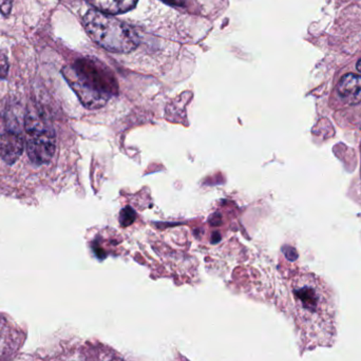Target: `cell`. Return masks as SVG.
I'll return each mask as SVG.
<instances>
[{
  "instance_id": "3",
  "label": "cell",
  "mask_w": 361,
  "mask_h": 361,
  "mask_svg": "<svg viewBox=\"0 0 361 361\" xmlns=\"http://www.w3.org/2000/svg\"><path fill=\"white\" fill-rule=\"evenodd\" d=\"M25 141L27 156L35 164H46L52 160L56 150V139L51 125L36 111L25 114Z\"/></svg>"
},
{
  "instance_id": "10",
  "label": "cell",
  "mask_w": 361,
  "mask_h": 361,
  "mask_svg": "<svg viewBox=\"0 0 361 361\" xmlns=\"http://www.w3.org/2000/svg\"><path fill=\"white\" fill-rule=\"evenodd\" d=\"M13 0H0V12L4 16H8L12 10Z\"/></svg>"
},
{
  "instance_id": "2",
  "label": "cell",
  "mask_w": 361,
  "mask_h": 361,
  "mask_svg": "<svg viewBox=\"0 0 361 361\" xmlns=\"http://www.w3.org/2000/svg\"><path fill=\"white\" fill-rule=\"evenodd\" d=\"M84 25L89 36L110 52L128 53L139 46L135 32L111 15L90 10L84 16Z\"/></svg>"
},
{
  "instance_id": "1",
  "label": "cell",
  "mask_w": 361,
  "mask_h": 361,
  "mask_svg": "<svg viewBox=\"0 0 361 361\" xmlns=\"http://www.w3.org/2000/svg\"><path fill=\"white\" fill-rule=\"evenodd\" d=\"M63 76L85 107L99 109L118 93L114 73L97 59H82L63 68Z\"/></svg>"
},
{
  "instance_id": "7",
  "label": "cell",
  "mask_w": 361,
  "mask_h": 361,
  "mask_svg": "<svg viewBox=\"0 0 361 361\" xmlns=\"http://www.w3.org/2000/svg\"><path fill=\"white\" fill-rule=\"evenodd\" d=\"M295 296L305 311L310 313H317L320 309V295L311 286H301L295 290Z\"/></svg>"
},
{
  "instance_id": "9",
  "label": "cell",
  "mask_w": 361,
  "mask_h": 361,
  "mask_svg": "<svg viewBox=\"0 0 361 361\" xmlns=\"http://www.w3.org/2000/svg\"><path fill=\"white\" fill-rule=\"evenodd\" d=\"M8 72V61L6 55L0 50V78H6Z\"/></svg>"
},
{
  "instance_id": "5",
  "label": "cell",
  "mask_w": 361,
  "mask_h": 361,
  "mask_svg": "<svg viewBox=\"0 0 361 361\" xmlns=\"http://www.w3.org/2000/svg\"><path fill=\"white\" fill-rule=\"evenodd\" d=\"M337 93L348 105L361 103V75L345 74L337 85Z\"/></svg>"
},
{
  "instance_id": "6",
  "label": "cell",
  "mask_w": 361,
  "mask_h": 361,
  "mask_svg": "<svg viewBox=\"0 0 361 361\" xmlns=\"http://www.w3.org/2000/svg\"><path fill=\"white\" fill-rule=\"evenodd\" d=\"M95 10L108 15L123 14L135 8L139 0H87Z\"/></svg>"
},
{
  "instance_id": "4",
  "label": "cell",
  "mask_w": 361,
  "mask_h": 361,
  "mask_svg": "<svg viewBox=\"0 0 361 361\" xmlns=\"http://www.w3.org/2000/svg\"><path fill=\"white\" fill-rule=\"evenodd\" d=\"M25 146V135L21 130L18 118L6 114L0 121V156L2 160L12 165L20 158Z\"/></svg>"
},
{
  "instance_id": "8",
  "label": "cell",
  "mask_w": 361,
  "mask_h": 361,
  "mask_svg": "<svg viewBox=\"0 0 361 361\" xmlns=\"http://www.w3.org/2000/svg\"><path fill=\"white\" fill-rule=\"evenodd\" d=\"M135 220V212L130 207L124 208L121 212L120 222L123 226H128Z\"/></svg>"
},
{
  "instance_id": "11",
  "label": "cell",
  "mask_w": 361,
  "mask_h": 361,
  "mask_svg": "<svg viewBox=\"0 0 361 361\" xmlns=\"http://www.w3.org/2000/svg\"><path fill=\"white\" fill-rule=\"evenodd\" d=\"M163 1L166 2V4H173V6H180V4H183L182 0H163Z\"/></svg>"
},
{
  "instance_id": "12",
  "label": "cell",
  "mask_w": 361,
  "mask_h": 361,
  "mask_svg": "<svg viewBox=\"0 0 361 361\" xmlns=\"http://www.w3.org/2000/svg\"><path fill=\"white\" fill-rule=\"evenodd\" d=\"M357 70H358V71H360V73H361V59H360V61H358V63H357Z\"/></svg>"
}]
</instances>
